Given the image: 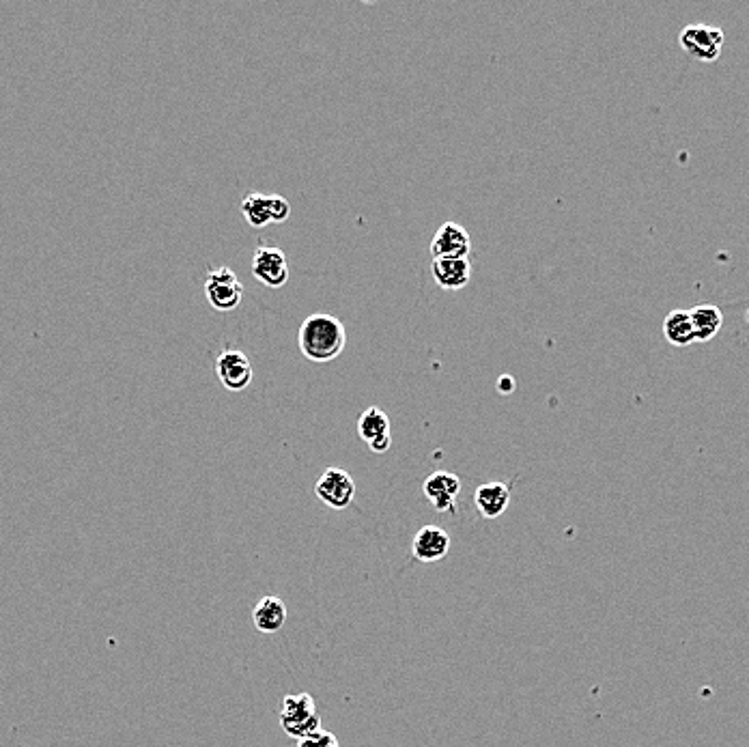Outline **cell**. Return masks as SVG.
Masks as SVG:
<instances>
[{"instance_id": "obj_1", "label": "cell", "mask_w": 749, "mask_h": 747, "mask_svg": "<svg viewBox=\"0 0 749 747\" xmlns=\"http://www.w3.org/2000/svg\"><path fill=\"white\" fill-rule=\"evenodd\" d=\"M298 343L310 362H332L345 351L347 330L334 315L315 313L302 321Z\"/></svg>"}, {"instance_id": "obj_2", "label": "cell", "mask_w": 749, "mask_h": 747, "mask_svg": "<svg viewBox=\"0 0 749 747\" xmlns=\"http://www.w3.org/2000/svg\"><path fill=\"white\" fill-rule=\"evenodd\" d=\"M280 726L295 741L321 730V717L315 698L310 694H291L280 704Z\"/></svg>"}, {"instance_id": "obj_3", "label": "cell", "mask_w": 749, "mask_h": 747, "mask_svg": "<svg viewBox=\"0 0 749 747\" xmlns=\"http://www.w3.org/2000/svg\"><path fill=\"white\" fill-rule=\"evenodd\" d=\"M205 298L218 313H231L244 300V285L231 267H216L207 274Z\"/></svg>"}, {"instance_id": "obj_4", "label": "cell", "mask_w": 749, "mask_h": 747, "mask_svg": "<svg viewBox=\"0 0 749 747\" xmlns=\"http://www.w3.org/2000/svg\"><path fill=\"white\" fill-rule=\"evenodd\" d=\"M678 44L691 56L702 63H713L719 59L724 46V31L717 26L689 24L678 35Z\"/></svg>"}, {"instance_id": "obj_5", "label": "cell", "mask_w": 749, "mask_h": 747, "mask_svg": "<svg viewBox=\"0 0 749 747\" xmlns=\"http://www.w3.org/2000/svg\"><path fill=\"white\" fill-rule=\"evenodd\" d=\"M315 493L325 506H330L334 511H343L353 502V496H356V483H353L347 470L332 465V468H328L317 478Z\"/></svg>"}, {"instance_id": "obj_6", "label": "cell", "mask_w": 749, "mask_h": 747, "mask_svg": "<svg viewBox=\"0 0 749 747\" xmlns=\"http://www.w3.org/2000/svg\"><path fill=\"white\" fill-rule=\"evenodd\" d=\"M252 276L270 289L285 287L289 280V263L285 252L276 246L257 248L252 257Z\"/></svg>"}, {"instance_id": "obj_7", "label": "cell", "mask_w": 749, "mask_h": 747, "mask_svg": "<svg viewBox=\"0 0 749 747\" xmlns=\"http://www.w3.org/2000/svg\"><path fill=\"white\" fill-rule=\"evenodd\" d=\"M216 375L220 384L231 392H242L252 384V364L244 351L224 349L216 358Z\"/></svg>"}, {"instance_id": "obj_8", "label": "cell", "mask_w": 749, "mask_h": 747, "mask_svg": "<svg viewBox=\"0 0 749 747\" xmlns=\"http://www.w3.org/2000/svg\"><path fill=\"white\" fill-rule=\"evenodd\" d=\"M470 252V233L457 222H444L431 242L433 259H468Z\"/></svg>"}, {"instance_id": "obj_9", "label": "cell", "mask_w": 749, "mask_h": 747, "mask_svg": "<svg viewBox=\"0 0 749 747\" xmlns=\"http://www.w3.org/2000/svg\"><path fill=\"white\" fill-rule=\"evenodd\" d=\"M425 496L433 504L435 511L452 513L457 506V498L461 491L459 476L450 472H435L425 481Z\"/></svg>"}, {"instance_id": "obj_10", "label": "cell", "mask_w": 749, "mask_h": 747, "mask_svg": "<svg viewBox=\"0 0 749 747\" xmlns=\"http://www.w3.org/2000/svg\"><path fill=\"white\" fill-rule=\"evenodd\" d=\"M358 433L377 455L386 453V450L392 446L390 420L384 412L379 410V407H369V410H364V414L358 420Z\"/></svg>"}, {"instance_id": "obj_11", "label": "cell", "mask_w": 749, "mask_h": 747, "mask_svg": "<svg viewBox=\"0 0 749 747\" xmlns=\"http://www.w3.org/2000/svg\"><path fill=\"white\" fill-rule=\"evenodd\" d=\"M450 552V534L440 526L420 528L412 543V554L420 562H437Z\"/></svg>"}, {"instance_id": "obj_12", "label": "cell", "mask_w": 749, "mask_h": 747, "mask_svg": "<svg viewBox=\"0 0 749 747\" xmlns=\"http://www.w3.org/2000/svg\"><path fill=\"white\" fill-rule=\"evenodd\" d=\"M431 274L440 289L459 291L470 283L472 263L470 259H433Z\"/></svg>"}, {"instance_id": "obj_13", "label": "cell", "mask_w": 749, "mask_h": 747, "mask_svg": "<svg viewBox=\"0 0 749 747\" xmlns=\"http://www.w3.org/2000/svg\"><path fill=\"white\" fill-rule=\"evenodd\" d=\"M474 502L478 513L485 519H498L511 504V489L498 481L483 483L474 493Z\"/></svg>"}, {"instance_id": "obj_14", "label": "cell", "mask_w": 749, "mask_h": 747, "mask_svg": "<svg viewBox=\"0 0 749 747\" xmlns=\"http://www.w3.org/2000/svg\"><path fill=\"white\" fill-rule=\"evenodd\" d=\"M287 623V605L280 597H263L252 610V625L265 636L278 633Z\"/></svg>"}, {"instance_id": "obj_15", "label": "cell", "mask_w": 749, "mask_h": 747, "mask_svg": "<svg viewBox=\"0 0 749 747\" xmlns=\"http://www.w3.org/2000/svg\"><path fill=\"white\" fill-rule=\"evenodd\" d=\"M691 326H694V336L698 343L711 341L719 334L724 326V315L715 304H698L689 310Z\"/></svg>"}, {"instance_id": "obj_16", "label": "cell", "mask_w": 749, "mask_h": 747, "mask_svg": "<svg viewBox=\"0 0 749 747\" xmlns=\"http://www.w3.org/2000/svg\"><path fill=\"white\" fill-rule=\"evenodd\" d=\"M663 336H666V341L674 347H687L691 343H696L694 326H691V319H689V310H683V308L672 310V313L663 319Z\"/></svg>"}, {"instance_id": "obj_17", "label": "cell", "mask_w": 749, "mask_h": 747, "mask_svg": "<svg viewBox=\"0 0 749 747\" xmlns=\"http://www.w3.org/2000/svg\"><path fill=\"white\" fill-rule=\"evenodd\" d=\"M242 214L246 222L254 229H263L267 224H272L270 218V199L267 194L261 192H252L242 201Z\"/></svg>"}, {"instance_id": "obj_18", "label": "cell", "mask_w": 749, "mask_h": 747, "mask_svg": "<svg viewBox=\"0 0 749 747\" xmlns=\"http://www.w3.org/2000/svg\"><path fill=\"white\" fill-rule=\"evenodd\" d=\"M267 199H270V218H272V224H274V222H285V220H289V216H291V205H289V201L285 199V196L270 194V196H267Z\"/></svg>"}, {"instance_id": "obj_19", "label": "cell", "mask_w": 749, "mask_h": 747, "mask_svg": "<svg viewBox=\"0 0 749 747\" xmlns=\"http://www.w3.org/2000/svg\"><path fill=\"white\" fill-rule=\"evenodd\" d=\"M298 747H341V743H338V739L332 735V732L319 730L315 732V735L300 739Z\"/></svg>"}, {"instance_id": "obj_20", "label": "cell", "mask_w": 749, "mask_h": 747, "mask_svg": "<svg viewBox=\"0 0 749 747\" xmlns=\"http://www.w3.org/2000/svg\"><path fill=\"white\" fill-rule=\"evenodd\" d=\"M515 390V379L511 375L500 377V392H513Z\"/></svg>"}]
</instances>
